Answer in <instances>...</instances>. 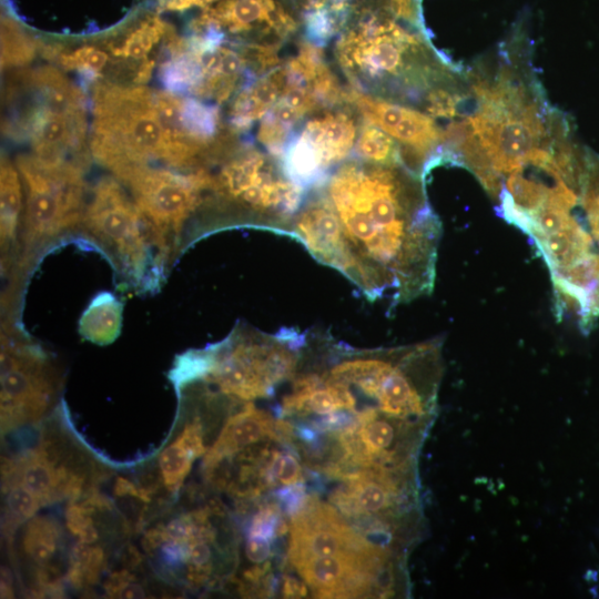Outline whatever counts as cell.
<instances>
[{"label": "cell", "mask_w": 599, "mask_h": 599, "mask_svg": "<svg viewBox=\"0 0 599 599\" xmlns=\"http://www.w3.org/2000/svg\"><path fill=\"white\" fill-rule=\"evenodd\" d=\"M441 233L421 175L354 157L309 190L290 238L369 300L397 306L433 291Z\"/></svg>", "instance_id": "6da1fadb"}, {"label": "cell", "mask_w": 599, "mask_h": 599, "mask_svg": "<svg viewBox=\"0 0 599 599\" xmlns=\"http://www.w3.org/2000/svg\"><path fill=\"white\" fill-rule=\"evenodd\" d=\"M4 133L28 141L33 155L89 165L86 99L54 67L19 70L5 89Z\"/></svg>", "instance_id": "7a4b0ae2"}, {"label": "cell", "mask_w": 599, "mask_h": 599, "mask_svg": "<svg viewBox=\"0 0 599 599\" xmlns=\"http://www.w3.org/2000/svg\"><path fill=\"white\" fill-rule=\"evenodd\" d=\"M93 118L91 154L111 174L152 162L180 171L196 170L162 119L156 91L97 81Z\"/></svg>", "instance_id": "3957f363"}, {"label": "cell", "mask_w": 599, "mask_h": 599, "mask_svg": "<svg viewBox=\"0 0 599 599\" xmlns=\"http://www.w3.org/2000/svg\"><path fill=\"white\" fill-rule=\"evenodd\" d=\"M334 57L352 89L372 97L409 96L411 90L428 89L436 78L421 39L369 10L342 33Z\"/></svg>", "instance_id": "277c9868"}, {"label": "cell", "mask_w": 599, "mask_h": 599, "mask_svg": "<svg viewBox=\"0 0 599 599\" xmlns=\"http://www.w3.org/2000/svg\"><path fill=\"white\" fill-rule=\"evenodd\" d=\"M212 174V205L225 213L223 226L251 227L290 237L292 222L308 191L284 171L282 162L255 148L233 149Z\"/></svg>", "instance_id": "5b68a950"}, {"label": "cell", "mask_w": 599, "mask_h": 599, "mask_svg": "<svg viewBox=\"0 0 599 599\" xmlns=\"http://www.w3.org/2000/svg\"><path fill=\"white\" fill-rule=\"evenodd\" d=\"M81 228L104 247L138 289H155L170 259L127 188L115 176L101 178L88 197Z\"/></svg>", "instance_id": "8992f818"}, {"label": "cell", "mask_w": 599, "mask_h": 599, "mask_svg": "<svg viewBox=\"0 0 599 599\" xmlns=\"http://www.w3.org/2000/svg\"><path fill=\"white\" fill-rule=\"evenodd\" d=\"M24 187V215L17 269L30 265L37 251L81 228L88 194L85 167L35 155L16 160Z\"/></svg>", "instance_id": "52a82bcc"}, {"label": "cell", "mask_w": 599, "mask_h": 599, "mask_svg": "<svg viewBox=\"0 0 599 599\" xmlns=\"http://www.w3.org/2000/svg\"><path fill=\"white\" fill-rule=\"evenodd\" d=\"M113 176L134 198L162 250L170 260L174 258L187 223L212 201L211 172L144 165L126 168Z\"/></svg>", "instance_id": "ba28073f"}, {"label": "cell", "mask_w": 599, "mask_h": 599, "mask_svg": "<svg viewBox=\"0 0 599 599\" xmlns=\"http://www.w3.org/2000/svg\"><path fill=\"white\" fill-rule=\"evenodd\" d=\"M344 103L304 120L280 159L287 175L307 191L321 185L354 152L362 120L357 109Z\"/></svg>", "instance_id": "9c48e42d"}, {"label": "cell", "mask_w": 599, "mask_h": 599, "mask_svg": "<svg viewBox=\"0 0 599 599\" xmlns=\"http://www.w3.org/2000/svg\"><path fill=\"white\" fill-rule=\"evenodd\" d=\"M59 379L48 355L6 321L2 329L3 426L36 420L48 408Z\"/></svg>", "instance_id": "30bf717a"}, {"label": "cell", "mask_w": 599, "mask_h": 599, "mask_svg": "<svg viewBox=\"0 0 599 599\" xmlns=\"http://www.w3.org/2000/svg\"><path fill=\"white\" fill-rule=\"evenodd\" d=\"M348 101L360 116L377 125L390 135L401 147L406 168L423 177L429 161L439 155L443 146V131L435 121L422 111L393 103L391 100L345 89Z\"/></svg>", "instance_id": "8fae6325"}, {"label": "cell", "mask_w": 599, "mask_h": 599, "mask_svg": "<svg viewBox=\"0 0 599 599\" xmlns=\"http://www.w3.org/2000/svg\"><path fill=\"white\" fill-rule=\"evenodd\" d=\"M349 553L387 554L400 560V556L388 548L354 532L332 506L308 496L301 510L291 519V564L297 566L313 558Z\"/></svg>", "instance_id": "7c38bea8"}, {"label": "cell", "mask_w": 599, "mask_h": 599, "mask_svg": "<svg viewBox=\"0 0 599 599\" xmlns=\"http://www.w3.org/2000/svg\"><path fill=\"white\" fill-rule=\"evenodd\" d=\"M297 28L277 0H226L199 20L198 33L223 39L226 33L255 34L260 45L282 47Z\"/></svg>", "instance_id": "4fadbf2b"}, {"label": "cell", "mask_w": 599, "mask_h": 599, "mask_svg": "<svg viewBox=\"0 0 599 599\" xmlns=\"http://www.w3.org/2000/svg\"><path fill=\"white\" fill-rule=\"evenodd\" d=\"M277 425L278 422L273 421L269 414L258 410L252 403H247L243 410L231 416L218 441L207 454L206 470L212 471L229 456L265 439L266 436L277 440Z\"/></svg>", "instance_id": "5bb4252c"}, {"label": "cell", "mask_w": 599, "mask_h": 599, "mask_svg": "<svg viewBox=\"0 0 599 599\" xmlns=\"http://www.w3.org/2000/svg\"><path fill=\"white\" fill-rule=\"evenodd\" d=\"M286 86L287 69L283 63L243 87L233 97L229 109L233 129L249 130L278 103Z\"/></svg>", "instance_id": "9a60e30c"}, {"label": "cell", "mask_w": 599, "mask_h": 599, "mask_svg": "<svg viewBox=\"0 0 599 599\" xmlns=\"http://www.w3.org/2000/svg\"><path fill=\"white\" fill-rule=\"evenodd\" d=\"M24 187L18 168L2 158L0 174V237H2L3 271L15 270L19 258L20 232L24 215Z\"/></svg>", "instance_id": "2e32d148"}, {"label": "cell", "mask_w": 599, "mask_h": 599, "mask_svg": "<svg viewBox=\"0 0 599 599\" xmlns=\"http://www.w3.org/2000/svg\"><path fill=\"white\" fill-rule=\"evenodd\" d=\"M123 308V303L114 294L99 293L80 319V334L85 340L98 345L114 342L123 324Z\"/></svg>", "instance_id": "e0dca14e"}, {"label": "cell", "mask_w": 599, "mask_h": 599, "mask_svg": "<svg viewBox=\"0 0 599 599\" xmlns=\"http://www.w3.org/2000/svg\"><path fill=\"white\" fill-rule=\"evenodd\" d=\"M354 155L361 160L372 162V164L405 166L398 142L380 127L365 119L361 123Z\"/></svg>", "instance_id": "ac0fdd59"}, {"label": "cell", "mask_w": 599, "mask_h": 599, "mask_svg": "<svg viewBox=\"0 0 599 599\" xmlns=\"http://www.w3.org/2000/svg\"><path fill=\"white\" fill-rule=\"evenodd\" d=\"M166 26L159 19H151L141 24L134 32L123 40L120 46L111 47L114 56L128 60L131 63L141 62L144 65H154L147 58L156 49L162 37H165Z\"/></svg>", "instance_id": "d6986e66"}, {"label": "cell", "mask_w": 599, "mask_h": 599, "mask_svg": "<svg viewBox=\"0 0 599 599\" xmlns=\"http://www.w3.org/2000/svg\"><path fill=\"white\" fill-rule=\"evenodd\" d=\"M58 526L47 517H35L24 537V550L39 566H47L58 551Z\"/></svg>", "instance_id": "ffe728a7"}, {"label": "cell", "mask_w": 599, "mask_h": 599, "mask_svg": "<svg viewBox=\"0 0 599 599\" xmlns=\"http://www.w3.org/2000/svg\"><path fill=\"white\" fill-rule=\"evenodd\" d=\"M196 459L178 440L160 455V470L166 486L177 491L191 470Z\"/></svg>", "instance_id": "44dd1931"}, {"label": "cell", "mask_w": 599, "mask_h": 599, "mask_svg": "<svg viewBox=\"0 0 599 599\" xmlns=\"http://www.w3.org/2000/svg\"><path fill=\"white\" fill-rule=\"evenodd\" d=\"M58 57L59 64L65 69L78 71L93 79L103 73L109 60L104 50L90 46L64 52Z\"/></svg>", "instance_id": "7402d4cb"}, {"label": "cell", "mask_w": 599, "mask_h": 599, "mask_svg": "<svg viewBox=\"0 0 599 599\" xmlns=\"http://www.w3.org/2000/svg\"><path fill=\"white\" fill-rule=\"evenodd\" d=\"M261 474L265 486H274L278 483L296 485L303 482L301 466L291 454L272 453L270 462L261 469Z\"/></svg>", "instance_id": "603a6c76"}, {"label": "cell", "mask_w": 599, "mask_h": 599, "mask_svg": "<svg viewBox=\"0 0 599 599\" xmlns=\"http://www.w3.org/2000/svg\"><path fill=\"white\" fill-rule=\"evenodd\" d=\"M36 48L32 40L22 33L7 27L3 32L2 66L3 68L23 67L32 62Z\"/></svg>", "instance_id": "cb8c5ba5"}, {"label": "cell", "mask_w": 599, "mask_h": 599, "mask_svg": "<svg viewBox=\"0 0 599 599\" xmlns=\"http://www.w3.org/2000/svg\"><path fill=\"white\" fill-rule=\"evenodd\" d=\"M42 505V500L23 483L13 481L12 489H9L7 495V512L13 523L29 520Z\"/></svg>", "instance_id": "d4e9b609"}, {"label": "cell", "mask_w": 599, "mask_h": 599, "mask_svg": "<svg viewBox=\"0 0 599 599\" xmlns=\"http://www.w3.org/2000/svg\"><path fill=\"white\" fill-rule=\"evenodd\" d=\"M211 541L197 538L189 544L187 580L192 586L205 583L212 571Z\"/></svg>", "instance_id": "484cf974"}, {"label": "cell", "mask_w": 599, "mask_h": 599, "mask_svg": "<svg viewBox=\"0 0 599 599\" xmlns=\"http://www.w3.org/2000/svg\"><path fill=\"white\" fill-rule=\"evenodd\" d=\"M288 525L282 516L281 507L277 504H269L261 507V510L253 517L250 527V536H261L273 540V538L286 534Z\"/></svg>", "instance_id": "4316f807"}, {"label": "cell", "mask_w": 599, "mask_h": 599, "mask_svg": "<svg viewBox=\"0 0 599 599\" xmlns=\"http://www.w3.org/2000/svg\"><path fill=\"white\" fill-rule=\"evenodd\" d=\"M281 504L286 507V511L291 517L297 514L304 503H306L307 495L304 486L296 484L290 487H284L276 493Z\"/></svg>", "instance_id": "83f0119b"}, {"label": "cell", "mask_w": 599, "mask_h": 599, "mask_svg": "<svg viewBox=\"0 0 599 599\" xmlns=\"http://www.w3.org/2000/svg\"><path fill=\"white\" fill-rule=\"evenodd\" d=\"M86 506H70L66 513L67 529L77 537L88 527L95 525Z\"/></svg>", "instance_id": "f1b7e54d"}, {"label": "cell", "mask_w": 599, "mask_h": 599, "mask_svg": "<svg viewBox=\"0 0 599 599\" xmlns=\"http://www.w3.org/2000/svg\"><path fill=\"white\" fill-rule=\"evenodd\" d=\"M178 441L185 446L195 459H198L206 452L202 442V428L198 421L188 425Z\"/></svg>", "instance_id": "f546056e"}, {"label": "cell", "mask_w": 599, "mask_h": 599, "mask_svg": "<svg viewBox=\"0 0 599 599\" xmlns=\"http://www.w3.org/2000/svg\"><path fill=\"white\" fill-rule=\"evenodd\" d=\"M246 553L253 563H265L271 556V546L268 538L261 536H250Z\"/></svg>", "instance_id": "4dcf8cb0"}, {"label": "cell", "mask_w": 599, "mask_h": 599, "mask_svg": "<svg viewBox=\"0 0 599 599\" xmlns=\"http://www.w3.org/2000/svg\"><path fill=\"white\" fill-rule=\"evenodd\" d=\"M282 595L284 598H303L308 595V588L296 578L286 576L283 580Z\"/></svg>", "instance_id": "1f68e13d"}, {"label": "cell", "mask_w": 599, "mask_h": 599, "mask_svg": "<svg viewBox=\"0 0 599 599\" xmlns=\"http://www.w3.org/2000/svg\"><path fill=\"white\" fill-rule=\"evenodd\" d=\"M120 598H146L147 594L140 585L138 584H128L123 591L120 592Z\"/></svg>", "instance_id": "d6a6232c"}, {"label": "cell", "mask_w": 599, "mask_h": 599, "mask_svg": "<svg viewBox=\"0 0 599 599\" xmlns=\"http://www.w3.org/2000/svg\"><path fill=\"white\" fill-rule=\"evenodd\" d=\"M12 582H10V576L8 572L3 570V578H2V598H13L12 591Z\"/></svg>", "instance_id": "836d02e7"}, {"label": "cell", "mask_w": 599, "mask_h": 599, "mask_svg": "<svg viewBox=\"0 0 599 599\" xmlns=\"http://www.w3.org/2000/svg\"><path fill=\"white\" fill-rule=\"evenodd\" d=\"M139 553L135 550L134 547L129 546V550L126 552L125 556V564L129 567L136 566L139 563Z\"/></svg>", "instance_id": "e575fe53"}, {"label": "cell", "mask_w": 599, "mask_h": 599, "mask_svg": "<svg viewBox=\"0 0 599 599\" xmlns=\"http://www.w3.org/2000/svg\"><path fill=\"white\" fill-rule=\"evenodd\" d=\"M216 2V0H186L187 7L190 8L192 6H205Z\"/></svg>", "instance_id": "d590c367"}]
</instances>
